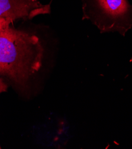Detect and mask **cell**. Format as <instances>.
Here are the masks:
<instances>
[{
	"mask_svg": "<svg viewBox=\"0 0 132 149\" xmlns=\"http://www.w3.org/2000/svg\"><path fill=\"white\" fill-rule=\"evenodd\" d=\"M43 57L36 35L10 26L0 30V76L23 84L40 70Z\"/></svg>",
	"mask_w": 132,
	"mask_h": 149,
	"instance_id": "obj_1",
	"label": "cell"
},
{
	"mask_svg": "<svg viewBox=\"0 0 132 149\" xmlns=\"http://www.w3.org/2000/svg\"><path fill=\"white\" fill-rule=\"evenodd\" d=\"M84 18L102 32L123 35L132 24V6L128 0H82Z\"/></svg>",
	"mask_w": 132,
	"mask_h": 149,
	"instance_id": "obj_2",
	"label": "cell"
},
{
	"mask_svg": "<svg viewBox=\"0 0 132 149\" xmlns=\"http://www.w3.org/2000/svg\"><path fill=\"white\" fill-rule=\"evenodd\" d=\"M50 5L38 0H0V17L11 23L19 19H32L40 14L50 13Z\"/></svg>",
	"mask_w": 132,
	"mask_h": 149,
	"instance_id": "obj_3",
	"label": "cell"
},
{
	"mask_svg": "<svg viewBox=\"0 0 132 149\" xmlns=\"http://www.w3.org/2000/svg\"><path fill=\"white\" fill-rule=\"evenodd\" d=\"M11 23H12L10 20H7L4 18L0 17V30L3 29L9 26Z\"/></svg>",
	"mask_w": 132,
	"mask_h": 149,
	"instance_id": "obj_4",
	"label": "cell"
},
{
	"mask_svg": "<svg viewBox=\"0 0 132 149\" xmlns=\"http://www.w3.org/2000/svg\"><path fill=\"white\" fill-rule=\"evenodd\" d=\"M7 84L4 82L2 78L0 77V94L3 92H5L7 90Z\"/></svg>",
	"mask_w": 132,
	"mask_h": 149,
	"instance_id": "obj_5",
	"label": "cell"
}]
</instances>
